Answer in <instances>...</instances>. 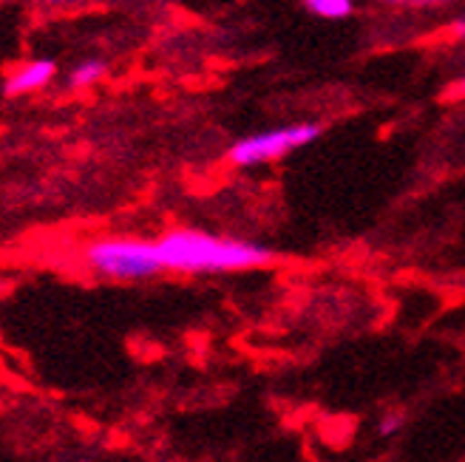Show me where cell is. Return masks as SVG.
<instances>
[{
	"label": "cell",
	"instance_id": "obj_8",
	"mask_svg": "<svg viewBox=\"0 0 465 462\" xmlns=\"http://www.w3.org/2000/svg\"><path fill=\"white\" fill-rule=\"evenodd\" d=\"M386 4H394V6H437V4H443V0H386Z\"/></svg>",
	"mask_w": 465,
	"mask_h": 462
},
{
	"label": "cell",
	"instance_id": "obj_9",
	"mask_svg": "<svg viewBox=\"0 0 465 462\" xmlns=\"http://www.w3.org/2000/svg\"><path fill=\"white\" fill-rule=\"evenodd\" d=\"M40 4H63V0H40Z\"/></svg>",
	"mask_w": 465,
	"mask_h": 462
},
{
	"label": "cell",
	"instance_id": "obj_6",
	"mask_svg": "<svg viewBox=\"0 0 465 462\" xmlns=\"http://www.w3.org/2000/svg\"><path fill=\"white\" fill-rule=\"evenodd\" d=\"M304 4L312 15L327 17V20H338L352 12V0H304Z\"/></svg>",
	"mask_w": 465,
	"mask_h": 462
},
{
	"label": "cell",
	"instance_id": "obj_1",
	"mask_svg": "<svg viewBox=\"0 0 465 462\" xmlns=\"http://www.w3.org/2000/svg\"><path fill=\"white\" fill-rule=\"evenodd\" d=\"M156 250L162 267L188 275L242 272V270L267 267L275 259V252L264 244L202 233V230L193 227L168 230L165 236L156 239Z\"/></svg>",
	"mask_w": 465,
	"mask_h": 462
},
{
	"label": "cell",
	"instance_id": "obj_7",
	"mask_svg": "<svg viewBox=\"0 0 465 462\" xmlns=\"http://www.w3.org/2000/svg\"><path fill=\"white\" fill-rule=\"evenodd\" d=\"M403 426V420L401 418H386L383 423H381V437H391L394 431H398Z\"/></svg>",
	"mask_w": 465,
	"mask_h": 462
},
{
	"label": "cell",
	"instance_id": "obj_5",
	"mask_svg": "<svg viewBox=\"0 0 465 462\" xmlns=\"http://www.w3.org/2000/svg\"><path fill=\"white\" fill-rule=\"evenodd\" d=\"M105 68L108 65L103 60H83L72 72V77H68V83H72L74 88H88V85H94L97 80H103Z\"/></svg>",
	"mask_w": 465,
	"mask_h": 462
},
{
	"label": "cell",
	"instance_id": "obj_2",
	"mask_svg": "<svg viewBox=\"0 0 465 462\" xmlns=\"http://www.w3.org/2000/svg\"><path fill=\"white\" fill-rule=\"evenodd\" d=\"M85 267L105 281H148L165 270L156 241L148 239H97L83 250Z\"/></svg>",
	"mask_w": 465,
	"mask_h": 462
},
{
	"label": "cell",
	"instance_id": "obj_10",
	"mask_svg": "<svg viewBox=\"0 0 465 462\" xmlns=\"http://www.w3.org/2000/svg\"><path fill=\"white\" fill-rule=\"evenodd\" d=\"M460 94H465V80L460 83Z\"/></svg>",
	"mask_w": 465,
	"mask_h": 462
},
{
	"label": "cell",
	"instance_id": "obj_4",
	"mask_svg": "<svg viewBox=\"0 0 465 462\" xmlns=\"http://www.w3.org/2000/svg\"><path fill=\"white\" fill-rule=\"evenodd\" d=\"M57 74V63L54 60H32L26 65H20L17 72L9 74L4 91L6 97H23V94H32V91H40L45 88Z\"/></svg>",
	"mask_w": 465,
	"mask_h": 462
},
{
	"label": "cell",
	"instance_id": "obj_3",
	"mask_svg": "<svg viewBox=\"0 0 465 462\" xmlns=\"http://www.w3.org/2000/svg\"><path fill=\"white\" fill-rule=\"evenodd\" d=\"M321 136V125L315 123H295V125H282V128H270L262 133L244 136L236 145L227 151L230 165L236 168H255V165H267V162L282 159L298 148H304L315 143Z\"/></svg>",
	"mask_w": 465,
	"mask_h": 462
}]
</instances>
